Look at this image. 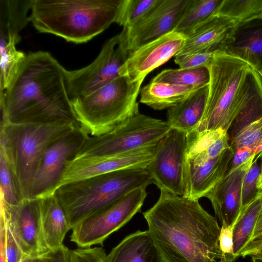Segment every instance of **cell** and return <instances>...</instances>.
Wrapping results in <instances>:
<instances>
[{"label":"cell","instance_id":"cell-1","mask_svg":"<svg viewBox=\"0 0 262 262\" xmlns=\"http://www.w3.org/2000/svg\"><path fill=\"white\" fill-rule=\"evenodd\" d=\"M160 191L157 202L143 214L163 262H216L222 259L221 227L215 217L199 200Z\"/></svg>","mask_w":262,"mask_h":262},{"label":"cell","instance_id":"cell-2","mask_svg":"<svg viewBox=\"0 0 262 262\" xmlns=\"http://www.w3.org/2000/svg\"><path fill=\"white\" fill-rule=\"evenodd\" d=\"M65 70L47 52L26 55L15 77L0 96L1 122H66L80 125L69 95Z\"/></svg>","mask_w":262,"mask_h":262},{"label":"cell","instance_id":"cell-3","mask_svg":"<svg viewBox=\"0 0 262 262\" xmlns=\"http://www.w3.org/2000/svg\"><path fill=\"white\" fill-rule=\"evenodd\" d=\"M208 69L207 102L195 131L222 129L228 132L244 106L262 91V78L246 62L216 51Z\"/></svg>","mask_w":262,"mask_h":262},{"label":"cell","instance_id":"cell-4","mask_svg":"<svg viewBox=\"0 0 262 262\" xmlns=\"http://www.w3.org/2000/svg\"><path fill=\"white\" fill-rule=\"evenodd\" d=\"M122 0H32L29 20L39 32L86 42L116 23Z\"/></svg>","mask_w":262,"mask_h":262},{"label":"cell","instance_id":"cell-5","mask_svg":"<svg viewBox=\"0 0 262 262\" xmlns=\"http://www.w3.org/2000/svg\"><path fill=\"white\" fill-rule=\"evenodd\" d=\"M77 126L66 122L1 123L0 151L11 168L21 201L31 200L33 181L47 149Z\"/></svg>","mask_w":262,"mask_h":262},{"label":"cell","instance_id":"cell-6","mask_svg":"<svg viewBox=\"0 0 262 262\" xmlns=\"http://www.w3.org/2000/svg\"><path fill=\"white\" fill-rule=\"evenodd\" d=\"M151 184L154 180L145 168H126L66 184L53 194L63 207L72 229L130 191Z\"/></svg>","mask_w":262,"mask_h":262},{"label":"cell","instance_id":"cell-7","mask_svg":"<svg viewBox=\"0 0 262 262\" xmlns=\"http://www.w3.org/2000/svg\"><path fill=\"white\" fill-rule=\"evenodd\" d=\"M143 80L120 76L90 95L72 101L76 119L90 136L106 134L139 110L136 100Z\"/></svg>","mask_w":262,"mask_h":262},{"label":"cell","instance_id":"cell-8","mask_svg":"<svg viewBox=\"0 0 262 262\" xmlns=\"http://www.w3.org/2000/svg\"><path fill=\"white\" fill-rule=\"evenodd\" d=\"M171 127L167 122L135 112L104 135L89 136L75 157H106L158 144Z\"/></svg>","mask_w":262,"mask_h":262},{"label":"cell","instance_id":"cell-9","mask_svg":"<svg viewBox=\"0 0 262 262\" xmlns=\"http://www.w3.org/2000/svg\"><path fill=\"white\" fill-rule=\"evenodd\" d=\"M146 195V187L136 188L87 216L72 228L71 241L80 248L103 246L112 233L140 212Z\"/></svg>","mask_w":262,"mask_h":262},{"label":"cell","instance_id":"cell-10","mask_svg":"<svg viewBox=\"0 0 262 262\" xmlns=\"http://www.w3.org/2000/svg\"><path fill=\"white\" fill-rule=\"evenodd\" d=\"M130 54L122 30L105 42L99 54L91 64L76 70H65L71 101L90 95L120 76L119 70Z\"/></svg>","mask_w":262,"mask_h":262},{"label":"cell","instance_id":"cell-11","mask_svg":"<svg viewBox=\"0 0 262 262\" xmlns=\"http://www.w3.org/2000/svg\"><path fill=\"white\" fill-rule=\"evenodd\" d=\"M187 133L171 128L158 143L146 169L160 189L184 196Z\"/></svg>","mask_w":262,"mask_h":262},{"label":"cell","instance_id":"cell-12","mask_svg":"<svg viewBox=\"0 0 262 262\" xmlns=\"http://www.w3.org/2000/svg\"><path fill=\"white\" fill-rule=\"evenodd\" d=\"M89 136L77 126L48 147L33 181L31 200L53 194L67 162L76 156Z\"/></svg>","mask_w":262,"mask_h":262},{"label":"cell","instance_id":"cell-13","mask_svg":"<svg viewBox=\"0 0 262 262\" xmlns=\"http://www.w3.org/2000/svg\"><path fill=\"white\" fill-rule=\"evenodd\" d=\"M1 216L27 258L41 257L50 251L43 236L37 199L25 200L16 206L1 200Z\"/></svg>","mask_w":262,"mask_h":262},{"label":"cell","instance_id":"cell-14","mask_svg":"<svg viewBox=\"0 0 262 262\" xmlns=\"http://www.w3.org/2000/svg\"><path fill=\"white\" fill-rule=\"evenodd\" d=\"M157 145L111 156L74 157L67 162L56 190L69 183L120 169H146L155 156Z\"/></svg>","mask_w":262,"mask_h":262},{"label":"cell","instance_id":"cell-15","mask_svg":"<svg viewBox=\"0 0 262 262\" xmlns=\"http://www.w3.org/2000/svg\"><path fill=\"white\" fill-rule=\"evenodd\" d=\"M189 0H162L144 19L123 28L130 54L142 46L174 31Z\"/></svg>","mask_w":262,"mask_h":262},{"label":"cell","instance_id":"cell-16","mask_svg":"<svg viewBox=\"0 0 262 262\" xmlns=\"http://www.w3.org/2000/svg\"><path fill=\"white\" fill-rule=\"evenodd\" d=\"M186 36L173 31L134 51L119 70L120 76L132 81L143 80L146 75L177 55Z\"/></svg>","mask_w":262,"mask_h":262},{"label":"cell","instance_id":"cell-17","mask_svg":"<svg viewBox=\"0 0 262 262\" xmlns=\"http://www.w3.org/2000/svg\"><path fill=\"white\" fill-rule=\"evenodd\" d=\"M215 51L238 58L262 74V15L237 21Z\"/></svg>","mask_w":262,"mask_h":262},{"label":"cell","instance_id":"cell-18","mask_svg":"<svg viewBox=\"0 0 262 262\" xmlns=\"http://www.w3.org/2000/svg\"><path fill=\"white\" fill-rule=\"evenodd\" d=\"M256 157H253L225 176L205 197L211 202L222 225L233 226L242 209V187L244 177Z\"/></svg>","mask_w":262,"mask_h":262},{"label":"cell","instance_id":"cell-19","mask_svg":"<svg viewBox=\"0 0 262 262\" xmlns=\"http://www.w3.org/2000/svg\"><path fill=\"white\" fill-rule=\"evenodd\" d=\"M233 154L230 147L216 157L205 161L185 160L184 197L196 200L205 197L225 176Z\"/></svg>","mask_w":262,"mask_h":262},{"label":"cell","instance_id":"cell-20","mask_svg":"<svg viewBox=\"0 0 262 262\" xmlns=\"http://www.w3.org/2000/svg\"><path fill=\"white\" fill-rule=\"evenodd\" d=\"M237 21L223 15H213L186 36L184 44L178 54L215 52Z\"/></svg>","mask_w":262,"mask_h":262},{"label":"cell","instance_id":"cell-21","mask_svg":"<svg viewBox=\"0 0 262 262\" xmlns=\"http://www.w3.org/2000/svg\"><path fill=\"white\" fill-rule=\"evenodd\" d=\"M209 84L194 90L188 97L168 109L167 122L171 128L189 134L195 130L203 118Z\"/></svg>","mask_w":262,"mask_h":262},{"label":"cell","instance_id":"cell-22","mask_svg":"<svg viewBox=\"0 0 262 262\" xmlns=\"http://www.w3.org/2000/svg\"><path fill=\"white\" fill-rule=\"evenodd\" d=\"M106 262H163L148 230L125 237L106 255Z\"/></svg>","mask_w":262,"mask_h":262},{"label":"cell","instance_id":"cell-23","mask_svg":"<svg viewBox=\"0 0 262 262\" xmlns=\"http://www.w3.org/2000/svg\"><path fill=\"white\" fill-rule=\"evenodd\" d=\"M42 232L49 250L62 246L68 232L71 229L65 211L54 194L37 199Z\"/></svg>","mask_w":262,"mask_h":262},{"label":"cell","instance_id":"cell-24","mask_svg":"<svg viewBox=\"0 0 262 262\" xmlns=\"http://www.w3.org/2000/svg\"><path fill=\"white\" fill-rule=\"evenodd\" d=\"M32 0H0V44L10 37L20 40L19 32L29 21L27 16Z\"/></svg>","mask_w":262,"mask_h":262},{"label":"cell","instance_id":"cell-25","mask_svg":"<svg viewBox=\"0 0 262 262\" xmlns=\"http://www.w3.org/2000/svg\"><path fill=\"white\" fill-rule=\"evenodd\" d=\"M194 90L187 86L150 81L141 89L140 102L154 110L168 109Z\"/></svg>","mask_w":262,"mask_h":262},{"label":"cell","instance_id":"cell-26","mask_svg":"<svg viewBox=\"0 0 262 262\" xmlns=\"http://www.w3.org/2000/svg\"><path fill=\"white\" fill-rule=\"evenodd\" d=\"M262 207L261 193L244 207L233 225V254L235 260L241 256L246 245L252 238Z\"/></svg>","mask_w":262,"mask_h":262},{"label":"cell","instance_id":"cell-27","mask_svg":"<svg viewBox=\"0 0 262 262\" xmlns=\"http://www.w3.org/2000/svg\"><path fill=\"white\" fill-rule=\"evenodd\" d=\"M150 81L164 82L197 90L209 84L210 72L207 67L164 70Z\"/></svg>","mask_w":262,"mask_h":262},{"label":"cell","instance_id":"cell-28","mask_svg":"<svg viewBox=\"0 0 262 262\" xmlns=\"http://www.w3.org/2000/svg\"><path fill=\"white\" fill-rule=\"evenodd\" d=\"M223 0H189L174 32L187 35L197 25L216 12Z\"/></svg>","mask_w":262,"mask_h":262},{"label":"cell","instance_id":"cell-29","mask_svg":"<svg viewBox=\"0 0 262 262\" xmlns=\"http://www.w3.org/2000/svg\"><path fill=\"white\" fill-rule=\"evenodd\" d=\"M18 41L10 37L5 44H0V96L9 86L25 58L23 52L17 51L15 48Z\"/></svg>","mask_w":262,"mask_h":262},{"label":"cell","instance_id":"cell-30","mask_svg":"<svg viewBox=\"0 0 262 262\" xmlns=\"http://www.w3.org/2000/svg\"><path fill=\"white\" fill-rule=\"evenodd\" d=\"M162 0H122L116 23L128 28L147 17Z\"/></svg>","mask_w":262,"mask_h":262},{"label":"cell","instance_id":"cell-31","mask_svg":"<svg viewBox=\"0 0 262 262\" xmlns=\"http://www.w3.org/2000/svg\"><path fill=\"white\" fill-rule=\"evenodd\" d=\"M214 14L241 21L262 15V0H223Z\"/></svg>","mask_w":262,"mask_h":262},{"label":"cell","instance_id":"cell-32","mask_svg":"<svg viewBox=\"0 0 262 262\" xmlns=\"http://www.w3.org/2000/svg\"><path fill=\"white\" fill-rule=\"evenodd\" d=\"M233 150L249 148L257 154L262 152V118L244 127L230 141Z\"/></svg>","mask_w":262,"mask_h":262},{"label":"cell","instance_id":"cell-33","mask_svg":"<svg viewBox=\"0 0 262 262\" xmlns=\"http://www.w3.org/2000/svg\"><path fill=\"white\" fill-rule=\"evenodd\" d=\"M1 200L10 205L21 202L14 178L4 154L0 151Z\"/></svg>","mask_w":262,"mask_h":262},{"label":"cell","instance_id":"cell-34","mask_svg":"<svg viewBox=\"0 0 262 262\" xmlns=\"http://www.w3.org/2000/svg\"><path fill=\"white\" fill-rule=\"evenodd\" d=\"M261 156L262 152L255 157L244 177L242 187V208L254 200L260 192L258 183L261 170V162H259V159Z\"/></svg>","mask_w":262,"mask_h":262},{"label":"cell","instance_id":"cell-35","mask_svg":"<svg viewBox=\"0 0 262 262\" xmlns=\"http://www.w3.org/2000/svg\"><path fill=\"white\" fill-rule=\"evenodd\" d=\"M213 57V52L179 54L174 56V62L180 68H208Z\"/></svg>","mask_w":262,"mask_h":262},{"label":"cell","instance_id":"cell-36","mask_svg":"<svg viewBox=\"0 0 262 262\" xmlns=\"http://www.w3.org/2000/svg\"><path fill=\"white\" fill-rule=\"evenodd\" d=\"M106 254L100 247L70 250V262H106Z\"/></svg>","mask_w":262,"mask_h":262},{"label":"cell","instance_id":"cell-37","mask_svg":"<svg viewBox=\"0 0 262 262\" xmlns=\"http://www.w3.org/2000/svg\"><path fill=\"white\" fill-rule=\"evenodd\" d=\"M233 226L222 225L219 238V243L222 258L225 262H234Z\"/></svg>","mask_w":262,"mask_h":262},{"label":"cell","instance_id":"cell-38","mask_svg":"<svg viewBox=\"0 0 262 262\" xmlns=\"http://www.w3.org/2000/svg\"><path fill=\"white\" fill-rule=\"evenodd\" d=\"M5 237L6 261L21 262L24 259L26 258L27 257L24 254L11 231L6 224Z\"/></svg>","mask_w":262,"mask_h":262},{"label":"cell","instance_id":"cell-39","mask_svg":"<svg viewBox=\"0 0 262 262\" xmlns=\"http://www.w3.org/2000/svg\"><path fill=\"white\" fill-rule=\"evenodd\" d=\"M233 157L229 162L225 174L231 172L241 165L247 162L252 157H256L259 155L253 150L246 147L237 148L233 150Z\"/></svg>","mask_w":262,"mask_h":262},{"label":"cell","instance_id":"cell-40","mask_svg":"<svg viewBox=\"0 0 262 262\" xmlns=\"http://www.w3.org/2000/svg\"><path fill=\"white\" fill-rule=\"evenodd\" d=\"M70 251L64 245L49 251L42 256L43 262H70Z\"/></svg>","mask_w":262,"mask_h":262},{"label":"cell","instance_id":"cell-41","mask_svg":"<svg viewBox=\"0 0 262 262\" xmlns=\"http://www.w3.org/2000/svg\"><path fill=\"white\" fill-rule=\"evenodd\" d=\"M257 256L262 257V235L250 239L241 253V256Z\"/></svg>","mask_w":262,"mask_h":262},{"label":"cell","instance_id":"cell-42","mask_svg":"<svg viewBox=\"0 0 262 262\" xmlns=\"http://www.w3.org/2000/svg\"><path fill=\"white\" fill-rule=\"evenodd\" d=\"M6 224L3 217L0 220V262H7L5 249Z\"/></svg>","mask_w":262,"mask_h":262},{"label":"cell","instance_id":"cell-43","mask_svg":"<svg viewBox=\"0 0 262 262\" xmlns=\"http://www.w3.org/2000/svg\"><path fill=\"white\" fill-rule=\"evenodd\" d=\"M260 235H262V207L258 216L252 238Z\"/></svg>","mask_w":262,"mask_h":262},{"label":"cell","instance_id":"cell-44","mask_svg":"<svg viewBox=\"0 0 262 262\" xmlns=\"http://www.w3.org/2000/svg\"><path fill=\"white\" fill-rule=\"evenodd\" d=\"M21 262H43L41 257H27L24 259Z\"/></svg>","mask_w":262,"mask_h":262},{"label":"cell","instance_id":"cell-45","mask_svg":"<svg viewBox=\"0 0 262 262\" xmlns=\"http://www.w3.org/2000/svg\"><path fill=\"white\" fill-rule=\"evenodd\" d=\"M258 189L259 192L262 191V163H261V170L258 183Z\"/></svg>","mask_w":262,"mask_h":262},{"label":"cell","instance_id":"cell-46","mask_svg":"<svg viewBox=\"0 0 262 262\" xmlns=\"http://www.w3.org/2000/svg\"><path fill=\"white\" fill-rule=\"evenodd\" d=\"M252 262H262V257L257 256H252Z\"/></svg>","mask_w":262,"mask_h":262},{"label":"cell","instance_id":"cell-47","mask_svg":"<svg viewBox=\"0 0 262 262\" xmlns=\"http://www.w3.org/2000/svg\"><path fill=\"white\" fill-rule=\"evenodd\" d=\"M261 163H262V157H261Z\"/></svg>","mask_w":262,"mask_h":262},{"label":"cell","instance_id":"cell-48","mask_svg":"<svg viewBox=\"0 0 262 262\" xmlns=\"http://www.w3.org/2000/svg\"><path fill=\"white\" fill-rule=\"evenodd\" d=\"M260 76H261V78H262V74H260Z\"/></svg>","mask_w":262,"mask_h":262},{"label":"cell","instance_id":"cell-49","mask_svg":"<svg viewBox=\"0 0 262 262\" xmlns=\"http://www.w3.org/2000/svg\"><path fill=\"white\" fill-rule=\"evenodd\" d=\"M260 192L261 193V197H262V191H261V192Z\"/></svg>","mask_w":262,"mask_h":262}]
</instances>
